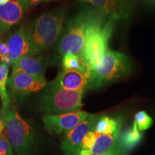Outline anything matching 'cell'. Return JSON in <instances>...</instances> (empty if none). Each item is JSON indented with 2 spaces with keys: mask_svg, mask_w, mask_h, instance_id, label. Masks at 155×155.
Here are the masks:
<instances>
[{
  "mask_svg": "<svg viewBox=\"0 0 155 155\" xmlns=\"http://www.w3.org/2000/svg\"><path fill=\"white\" fill-rule=\"evenodd\" d=\"M108 19L94 7L83 8L68 23L66 32L60 42L58 51L61 55H80L90 29Z\"/></svg>",
  "mask_w": 155,
  "mask_h": 155,
  "instance_id": "obj_1",
  "label": "cell"
},
{
  "mask_svg": "<svg viewBox=\"0 0 155 155\" xmlns=\"http://www.w3.org/2000/svg\"><path fill=\"white\" fill-rule=\"evenodd\" d=\"M65 10L55 9L40 15L31 23L28 32L32 44V55L51 47L61 35Z\"/></svg>",
  "mask_w": 155,
  "mask_h": 155,
  "instance_id": "obj_2",
  "label": "cell"
},
{
  "mask_svg": "<svg viewBox=\"0 0 155 155\" xmlns=\"http://www.w3.org/2000/svg\"><path fill=\"white\" fill-rule=\"evenodd\" d=\"M131 64L125 54L108 50L94 70L90 71L88 90H95L128 76Z\"/></svg>",
  "mask_w": 155,
  "mask_h": 155,
  "instance_id": "obj_3",
  "label": "cell"
},
{
  "mask_svg": "<svg viewBox=\"0 0 155 155\" xmlns=\"http://www.w3.org/2000/svg\"><path fill=\"white\" fill-rule=\"evenodd\" d=\"M2 114L5 119L7 137L17 155L32 154L35 138L31 126L13 106Z\"/></svg>",
  "mask_w": 155,
  "mask_h": 155,
  "instance_id": "obj_4",
  "label": "cell"
},
{
  "mask_svg": "<svg viewBox=\"0 0 155 155\" xmlns=\"http://www.w3.org/2000/svg\"><path fill=\"white\" fill-rule=\"evenodd\" d=\"M114 20L108 19L94 25L87 35L84 47L79 55L88 71H91L108 51V41L113 34Z\"/></svg>",
  "mask_w": 155,
  "mask_h": 155,
  "instance_id": "obj_5",
  "label": "cell"
},
{
  "mask_svg": "<svg viewBox=\"0 0 155 155\" xmlns=\"http://www.w3.org/2000/svg\"><path fill=\"white\" fill-rule=\"evenodd\" d=\"M84 91H69L50 84L40 100V108L46 114H61L79 111Z\"/></svg>",
  "mask_w": 155,
  "mask_h": 155,
  "instance_id": "obj_6",
  "label": "cell"
},
{
  "mask_svg": "<svg viewBox=\"0 0 155 155\" xmlns=\"http://www.w3.org/2000/svg\"><path fill=\"white\" fill-rule=\"evenodd\" d=\"M88 116V113L79 110L69 113L46 115L42 121L48 133L59 135L69 132L79 124L85 121Z\"/></svg>",
  "mask_w": 155,
  "mask_h": 155,
  "instance_id": "obj_7",
  "label": "cell"
},
{
  "mask_svg": "<svg viewBox=\"0 0 155 155\" xmlns=\"http://www.w3.org/2000/svg\"><path fill=\"white\" fill-rule=\"evenodd\" d=\"M95 114H89L87 119L66 133L61 144V149L65 155H78L83 141L89 131L94 130L98 120Z\"/></svg>",
  "mask_w": 155,
  "mask_h": 155,
  "instance_id": "obj_8",
  "label": "cell"
},
{
  "mask_svg": "<svg viewBox=\"0 0 155 155\" xmlns=\"http://www.w3.org/2000/svg\"><path fill=\"white\" fill-rule=\"evenodd\" d=\"M7 86L12 94L21 98L40 91L47 86V81L45 76H35L19 72L12 73L8 78Z\"/></svg>",
  "mask_w": 155,
  "mask_h": 155,
  "instance_id": "obj_9",
  "label": "cell"
},
{
  "mask_svg": "<svg viewBox=\"0 0 155 155\" xmlns=\"http://www.w3.org/2000/svg\"><path fill=\"white\" fill-rule=\"evenodd\" d=\"M89 81L90 71L80 72L73 70L63 69L50 84L65 90L85 92L88 90Z\"/></svg>",
  "mask_w": 155,
  "mask_h": 155,
  "instance_id": "obj_10",
  "label": "cell"
},
{
  "mask_svg": "<svg viewBox=\"0 0 155 155\" xmlns=\"http://www.w3.org/2000/svg\"><path fill=\"white\" fill-rule=\"evenodd\" d=\"M12 65L26 55H32V49L28 30L24 27L10 34L6 40Z\"/></svg>",
  "mask_w": 155,
  "mask_h": 155,
  "instance_id": "obj_11",
  "label": "cell"
},
{
  "mask_svg": "<svg viewBox=\"0 0 155 155\" xmlns=\"http://www.w3.org/2000/svg\"><path fill=\"white\" fill-rule=\"evenodd\" d=\"M79 3L89 5L114 21L125 19L128 9L124 0H78Z\"/></svg>",
  "mask_w": 155,
  "mask_h": 155,
  "instance_id": "obj_12",
  "label": "cell"
},
{
  "mask_svg": "<svg viewBox=\"0 0 155 155\" xmlns=\"http://www.w3.org/2000/svg\"><path fill=\"white\" fill-rule=\"evenodd\" d=\"M25 6L22 1L11 0L0 5V36L9 30L22 18Z\"/></svg>",
  "mask_w": 155,
  "mask_h": 155,
  "instance_id": "obj_13",
  "label": "cell"
},
{
  "mask_svg": "<svg viewBox=\"0 0 155 155\" xmlns=\"http://www.w3.org/2000/svg\"><path fill=\"white\" fill-rule=\"evenodd\" d=\"M142 139V134L139 130L137 124L127 128L120 134L116 142V151L118 154H126L131 152L138 145Z\"/></svg>",
  "mask_w": 155,
  "mask_h": 155,
  "instance_id": "obj_14",
  "label": "cell"
},
{
  "mask_svg": "<svg viewBox=\"0 0 155 155\" xmlns=\"http://www.w3.org/2000/svg\"><path fill=\"white\" fill-rule=\"evenodd\" d=\"M121 131L113 134H100L96 132V137L90 150L80 152L78 155H104L115 147Z\"/></svg>",
  "mask_w": 155,
  "mask_h": 155,
  "instance_id": "obj_15",
  "label": "cell"
},
{
  "mask_svg": "<svg viewBox=\"0 0 155 155\" xmlns=\"http://www.w3.org/2000/svg\"><path fill=\"white\" fill-rule=\"evenodd\" d=\"M44 63L40 58L32 55H26L19 59L12 65V73H25L35 76H45Z\"/></svg>",
  "mask_w": 155,
  "mask_h": 155,
  "instance_id": "obj_16",
  "label": "cell"
},
{
  "mask_svg": "<svg viewBox=\"0 0 155 155\" xmlns=\"http://www.w3.org/2000/svg\"><path fill=\"white\" fill-rule=\"evenodd\" d=\"M121 118H112L104 116L98 118L95 126L94 131L100 134H113L121 131Z\"/></svg>",
  "mask_w": 155,
  "mask_h": 155,
  "instance_id": "obj_17",
  "label": "cell"
},
{
  "mask_svg": "<svg viewBox=\"0 0 155 155\" xmlns=\"http://www.w3.org/2000/svg\"><path fill=\"white\" fill-rule=\"evenodd\" d=\"M8 74V65L3 63H0V98H1L2 104V112L7 111L12 106L10 97H9L7 89Z\"/></svg>",
  "mask_w": 155,
  "mask_h": 155,
  "instance_id": "obj_18",
  "label": "cell"
},
{
  "mask_svg": "<svg viewBox=\"0 0 155 155\" xmlns=\"http://www.w3.org/2000/svg\"><path fill=\"white\" fill-rule=\"evenodd\" d=\"M62 65L65 70H73L80 72L88 71L80 56L74 54H66L63 55Z\"/></svg>",
  "mask_w": 155,
  "mask_h": 155,
  "instance_id": "obj_19",
  "label": "cell"
},
{
  "mask_svg": "<svg viewBox=\"0 0 155 155\" xmlns=\"http://www.w3.org/2000/svg\"><path fill=\"white\" fill-rule=\"evenodd\" d=\"M134 122L137 124L139 130L142 131L150 129L152 127L153 120L146 112L141 111L136 114Z\"/></svg>",
  "mask_w": 155,
  "mask_h": 155,
  "instance_id": "obj_20",
  "label": "cell"
},
{
  "mask_svg": "<svg viewBox=\"0 0 155 155\" xmlns=\"http://www.w3.org/2000/svg\"><path fill=\"white\" fill-rule=\"evenodd\" d=\"M0 155H13V147L7 137L6 131L0 136Z\"/></svg>",
  "mask_w": 155,
  "mask_h": 155,
  "instance_id": "obj_21",
  "label": "cell"
},
{
  "mask_svg": "<svg viewBox=\"0 0 155 155\" xmlns=\"http://www.w3.org/2000/svg\"><path fill=\"white\" fill-rule=\"evenodd\" d=\"M0 61L7 64L8 66L12 65L10 55H9V48L7 42L0 40Z\"/></svg>",
  "mask_w": 155,
  "mask_h": 155,
  "instance_id": "obj_22",
  "label": "cell"
},
{
  "mask_svg": "<svg viewBox=\"0 0 155 155\" xmlns=\"http://www.w3.org/2000/svg\"><path fill=\"white\" fill-rule=\"evenodd\" d=\"M96 137V131L94 130L89 131L83 141L82 147L80 152H88L91 149Z\"/></svg>",
  "mask_w": 155,
  "mask_h": 155,
  "instance_id": "obj_23",
  "label": "cell"
},
{
  "mask_svg": "<svg viewBox=\"0 0 155 155\" xmlns=\"http://www.w3.org/2000/svg\"><path fill=\"white\" fill-rule=\"evenodd\" d=\"M5 121L3 116L0 115V136H1L5 131Z\"/></svg>",
  "mask_w": 155,
  "mask_h": 155,
  "instance_id": "obj_24",
  "label": "cell"
},
{
  "mask_svg": "<svg viewBox=\"0 0 155 155\" xmlns=\"http://www.w3.org/2000/svg\"><path fill=\"white\" fill-rule=\"evenodd\" d=\"M118 154L116 153L115 151H114V150L110 151V152H108V153H106V154H104V155H117Z\"/></svg>",
  "mask_w": 155,
  "mask_h": 155,
  "instance_id": "obj_25",
  "label": "cell"
},
{
  "mask_svg": "<svg viewBox=\"0 0 155 155\" xmlns=\"http://www.w3.org/2000/svg\"><path fill=\"white\" fill-rule=\"evenodd\" d=\"M9 1H10V0H0V5H5V4L7 3Z\"/></svg>",
  "mask_w": 155,
  "mask_h": 155,
  "instance_id": "obj_26",
  "label": "cell"
},
{
  "mask_svg": "<svg viewBox=\"0 0 155 155\" xmlns=\"http://www.w3.org/2000/svg\"><path fill=\"white\" fill-rule=\"evenodd\" d=\"M144 1H146L149 3H152V4H154V5H155V0H144Z\"/></svg>",
  "mask_w": 155,
  "mask_h": 155,
  "instance_id": "obj_27",
  "label": "cell"
},
{
  "mask_svg": "<svg viewBox=\"0 0 155 155\" xmlns=\"http://www.w3.org/2000/svg\"><path fill=\"white\" fill-rule=\"evenodd\" d=\"M38 2H39L38 0H31V3H32V4L38 3Z\"/></svg>",
  "mask_w": 155,
  "mask_h": 155,
  "instance_id": "obj_28",
  "label": "cell"
},
{
  "mask_svg": "<svg viewBox=\"0 0 155 155\" xmlns=\"http://www.w3.org/2000/svg\"><path fill=\"white\" fill-rule=\"evenodd\" d=\"M40 1H41V0H38V2H40Z\"/></svg>",
  "mask_w": 155,
  "mask_h": 155,
  "instance_id": "obj_29",
  "label": "cell"
}]
</instances>
